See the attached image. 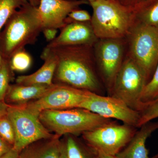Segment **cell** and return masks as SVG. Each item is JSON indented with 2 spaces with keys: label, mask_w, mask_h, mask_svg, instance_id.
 Here are the masks:
<instances>
[{
  "label": "cell",
  "mask_w": 158,
  "mask_h": 158,
  "mask_svg": "<svg viewBox=\"0 0 158 158\" xmlns=\"http://www.w3.org/2000/svg\"><path fill=\"white\" fill-rule=\"evenodd\" d=\"M9 106L5 102L0 101V117L7 114Z\"/></svg>",
  "instance_id": "obj_30"
},
{
  "label": "cell",
  "mask_w": 158,
  "mask_h": 158,
  "mask_svg": "<svg viewBox=\"0 0 158 158\" xmlns=\"http://www.w3.org/2000/svg\"><path fill=\"white\" fill-rule=\"evenodd\" d=\"M38 11L43 29H61L68 15L79 6L89 4L87 0H39Z\"/></svg>",
  "instance_id": "obj_12"
},
{
  "label": "cell",
  "mask_w": 158,
  "mask_h": 158,
  "mask_svg": "<svg viewBox=\"0 0 158 158\" xmlns=\"http://www.w3.org/2000/svg\"><path fill=\"white\" fill-rule=\"evenodd\" d=\"M93 9L91 26L98 39L125 38L135 22L134 6L117 0H96L89 3Z\"/></svg>",
  "instance_id": "obj_3"
},
{
  "label": "cell",
  "mask_w": 158,
  "mask_h": 158,
  "mask_svg": "<svg viewBox=\"0 0 158 158\" xmlns=\"http://www.w3.org/2000/svg\"><path fill=\"white\" fill-rule=\"evenodd\" d=\"M19 152L13 148L0 158H18Z\"/></svg>",
  "instance_id": "obj_29"
},
{
  "label": "cell",
  "mask_w": 158,
  "mask_h": 158,
  "mask_svg": "<svg viewBox=\"0 0 158 158\" xmlns=\"http://www.w3.org/2000/svg\"><path fill=\"white\" fill-rule=\"evenodd\" d=\"M79 108H84L108 118L138 128L140 113L130 108L119 99L92 93Z\"/></svg>",
  "instance_id": "obj_11"
},
{
  "label": "cell",
  "mask_w": 158,
  "mask_h": 158,
  "mask_svg": "<svg viewBox=\"0 0 158 158\" xmlns=\"http://www.w3.org/2000/svg\"><path fill=\"white\" fill-rule=\"evenodd\" d=\"M158 129V121L148 122L136 131L129 142L116 156L118 158H152L146 146L147 139Z\"/></svg>",
  "instance_id": "obj_14"
},
{
  "label": "cell",
  "mask_w": 158,
  "mask_h": 158,
  "mask_svg": "<svg viewBox=\"0 0 158 158\" xmlns=\"http://www.w3.org/2000/svg\"><path fill=\"white\" fill-rule=\"evenodd\" d=\"M89 3H90V2H94V1H96V0H87Z\"/></svg>",
  "instance_id": "obj_36"
},
{
  "label": "cell",
  "mask_w": 158,
  "mask_h": 158,
  "mask_svg": "<svg viewBox=\"0 0 158 158\" xmlns=\"http://www.w3.org/2000/svg\"><path fill=\"white\" fill-rule=\"evenodd\" d=\"M60 138L55 135L35 141L21 151L18 158H63Z\"/></svg>",
  "instance_id": "obj_16"
},
{
  "label": "cell",
  "mask_w": 158,
  "mask_h": 158,
  "mask_svg": "<svg viewBox=\"0 0 158 158\" xmlns=\"http://www.w3.org/2000/svg\"><path fill=\"white\" fill-rule=\"evenodd\" d=\"M144 1V0H138V2H141V1Z\"/></svg>",
  "instance_id": "obj_37"
},
{
  "label": "cell",
  "mask_w": 158,
  "mask_h": 158,
  "mask_svg": "<svg viewBox=\"0 0 158 158\" xmlns=\"http://www.w3.org/2000/svg\"><path fill=\"white\" fill-rule=\"evenodd\" d=\"M5 60H6V59H4V57L2 56V54L0 53V68L2 66Z\"/></svg>",
  "instance_id": "obj_34"
},
{
  "label": "cell",
  "mask_w": 158,
  "mask_h": 158,
  "mask_svg": "<svg viewBox=\"0 0 158 158\" xmlns=\"http://www.w3.org/2000/svg\"><path fill=\"white\" fill-rule=\"evenodd\" d=\"M46 40L49 43L52 41L56 37L58 29L55 28H45L42 31Z\"/></svg>",
  "instance_id": "obj_27"
},
{
  "label": "cell",
  "mask_w": 158,
  "mask_h": 158,
  "mask_svg": "<svg viewBox=\"0 0 158 158\" xmlns=\"http://www.w3.org/2000/svg\"><path fill=\"white\" fill-rule=\"evenodd\" d=\"M11 71H12L9 65V60L6 59L0 68V101L5 102L6 94L10 86Z\"/></svg>",
  "instance_id": "obj_23"
},
{
  "label": "cell",
  "mask_w": 158,
  "mask_h": 158,
  "mask_svg": "<svg viewBox=\"0 0 158 158\" xmlns=\"http://www.w3.org/2000/svg\"><path fill=\"white\" fill-rule=\"evenodd\" d=\"M40 114L26 105H9L7 115L12 123L15 134L13 148L18 152L35 141L55 135L42 124Z\"/></svg>",
  "instance_id": "obj_6"
},
{
  "label": "cell",
  "mask_w": 158,
  "mask_h": 158,
  "mask_svg": "<svg viewBox=\"0 0 158 158\" xmlns=\"http://www.w3.org/2000/svg\"><path fill=\"white\" fill-rule=\"evenodd\" d=\"M117 1L124 6H134L138 3V0H117Z\"/></svg>",
  "instance_id": "obj_31"
},
{
  "label": "cell",
  "mask_w": 158,
  "mask_h": 158,
  "mask_svg": "<svg viewBox=\"0 0 158 158\" xmlns=\"http://www.w3.org/2000/svg\"><path fill=\"white\" fill-rule=\"evenodd\" d=\"M37 7L28 2L15 11L6 23L0 34V53L4 59L9 60L37 41L43 30Z\"/></svg>",
  "instance_id": "obj_2"
},
{
  "label": "cell",
  "mask_w": 158,
  "mask_h": 158,
  "mask_svg": "<svg viewBox=\"0 0 158 158\" xmlns=\"http://www.w3.org/2000/svg\"><path fill=\"white\" fill-rule=\"evenodd\" d=\"M136 20L158 29V0H144L134 6Z\"/></svg>",
  "instance_id": "obj_19"
},
{
  "label": "cell",
  "mask_w": 158,
  "mask_h": 158,
  "mask_svg": "<svg viewBox=\"0 0 158 158\" xmlns=\"http://www.w3.org/2000/svg\"><path fill=\"white\" fill-rule=\"evenodd\" d=\"M29 3L33 6L38 7L39 5V0H27Z\"/></svg>",
  "instance_id": "obj_33"
},
{
  "label": "cell",
  "mask_w": 158,
  "mask_h": 158,
  "mask_svg": "<svg viewBox=\"0 0 158 158\" xmlns=\"http://www.w3.org/2000/svg\"><path fill=\"white\" fill-rule=\"evenodd\" d=\"M158 98V64L152 77L144 87L141 95V101L144 105Z\"/></svg>",
  "instance_id": "obj_22"
},
{
  "label": "cell",
  "mask_w": 158,
  "mask_h": 158,
  "mask_svg": "<svg viewBox=\"0 0 158 158\" xmlns=\"http://www.w3.org/2000/svg\"><path fill=\"white\" fill-rule=\"evenodd\" d=\"M147 80L141 69L127 56L116 75L110 96L119 99L130 108L140 112L141 98Z\"/></svg>",
  "instance_id": "obj_7"
},
{
  "label": "cell",
  "mask_w": 158,
  "mask_h": 158,
  "mask_svg": "<svg viewBox=\"0 0 158 158\" xmlns=\"http://www.w3.org/2000/svg\"><path fill=\"white\" fill-rule=\"evenodd\" d=\"M138 128L119 124L114 120L82 135V139L97 152L116 156L129 142Z\"/></svg>",
  "instance_id": "obj_9"
},
{
  "label": "cell",
  "mask_w": 158,
  "mask_h": 158,
  "mask_svg": "<svg viewBox=\"0 0 158 158\" xmlns=\"http://www.w3.org/2000/svg\"><path fill=\"white\" fill-rule=\"evenodd\" d=\"M39 118L51 132L60 137L68 134L82 135L114 120L81 108L44 110L40 112Z\"/></svg>",
  "instance_id": "obj_4"
},
{
  "label": "cell",
  "mask_w": 158,
  "mask_h": 158,
  "mask_svg": "<svg viewBox=\"0 0 158 158\" xmlns=\"http://www.w3.org/2000/svg\"><path fill=\"white\" fill-rule=\"evenodd\" d=\"M47 48L56 60L53 83L104 95L106 90L97 69L93 46L67 45Z\"/></svg>",
  "instance_id": "obj_1"
},
{
  "label": "cell",
  "mask_w": 158,
  "mask_h": 158,
  "mask_svg": "<svg viewBox=\"0 0 158 158\" xmlns=\"http://www.w3.org/2000/svg\"><path fill=\"white\" fill-rule=\"evenodd\" d=\"M43 65L37 71L28 75L19 76L16 78V83L19 85H52L56 66V60L48 48H45L41 53Z\"/></svg>",
  "instance_id": "obj_15"
},
{
  "label": "cell",
  "mask_w": 158,
  "mask_h": 158,
  "mask_svg": "<svg viewBox=\"0 0 158 158\" xmlns=\"http://www.w3.org/2000/svg\"><path fill=\"white\" fill-rule=\"evenodd\" d=\"M61 139L63 158H98L96 151L77 136L68 134Z\"/></svg>",
  "instance_id": "obj_18"
},
{
  "label": "cell",
  "mask_w": 158,
  "mask_h": 158,
  "mask_svg": "<svg viewBox=\"0 0 158 158\" xmlns=\"http://www.w3.org/2000/svg\"><path fill=\"white\" fill-rule=\"evenodd\" d=\"M140 113V119L138 128L144 123L158 118V98L144 105Z\"/></svg>",
  "instance_id": "obj_25"
},
{
  "label": "cell",
  "mask_w": 158,
  "mask_h": 158,
  "mask_svg": "<svg viewBox=\"0 0 158 158\" xmlns=\"http://www.w3.org/2000/svg\"><path fill=\"white\" fill-rule=\"evenodd\" d=\"M9 65L12 71L23 72L29 69L32 63L30 54L25 49L14 54L9 60Z\"/></svg>",
  "instance_id": "obj_21"
},
{
  "label": "cell",
  "mask_w": 158,
  "mask_h": 158,
  "mask_svg": "<svg viewBox=\"0 0 158 158\" xmlns=\"http://www.w3.org/2000/svg\"><path fill=\"white\" fill-rule=\"evenodd\" d=\"M98 158H118L116 156L106 154L104 153L97 152Z\"/></svg>",
  "instance_id": "obj_32"
},
{
  "label": "cell",
  "mask_w": 158,
  "mask_h": 158,
  "mask_svg": "<svg viewBox=\"0 0 158 158\" xmlns=\"http://www.w3.org/2000/svg\"><path fill=\"white\" fill-rule=\"evenodd\" d=\"M12 148L13 146L4 141L0 137V158L9 152Z\"/></svg>",
  "instance_id": "obj_28"
},
{
  "label": "cell",
  "mask_w": 158,
  "mask_h": 158,
  "mask_svg": "<svg viewBox=\"0 0 158 158\" xmlns=\"http://www.w3.org/2000/svg\"><path fill=\"white\" fill-rule=\"evenodd\" d=\"M92 93L64 84L53 83L43 96L25 105L39 113L44 110L79 108Z\"/></svg>",
  "instance_id": "obj_10"
},
{
  "label": "cell",
  "mask_w": 158,
  "mask_h": 158,
  "mask_svg": "<svg viewBox=\"0 0 158 158\" xmlns=\"http://www.w3.org/2000/svg\"><path fill=\"white\" fill-rule=\"evenodd\" d=\"M28 2L27 0H0V34L15 11Z\"/></svg>",
  "instance_id": "obj_20"
},
{
  "label": "cell",
  "mask_w": 158,
  "mask_h": 158,
  "mask_svg": "<svg viewBox=\"0 0 158 158\" xmlns=\"http://www.w3.org/2000/svg\"><path fill=\"white\" fill-rule=\"evenodd\" d=\"M53 85V84H52ZM51 85H10L5 102L10 106H20L28 103L43 96Z\"/></svg>",
  "instance_id": "obj_17"
},
{
  "label": "cell",
  "mask_w": 158,
  "mask_h": 158,
  "mask_svg": "<svg viewBox=\"0 0 158 158\" xmlns=\"http://www.w3.org/2000/svg\"><path fill=\"white\" fill-rule=\"evenodd\" d=\"M91 16L88 11L76 9L68 15L65 20V25L72 22H86L91 20Z\"/></svg>",
  "instance_id": "obj_26"
},
{
  "label": "cell",
  "mask_w": 158,
  "mask_h": 158,
  "mask_svg": "<svg viewBox=\"0 0 158 158\" xmlns=\"http://www.w3.org/2000/svg\"><path fill=\"white\" fill-rule=\"evenodd\" d=\"M125 39L127 56L141 69L148 83L158 64V29L136 20Z\"/></svg>",
  "instance_id": "obj_5"
},
{
  "label": "cell",
  "mask_w": 158,
  "mask_h": 158,
  "mask_svg": "<svg viewBox=\"0 0 158 158\" xmlns=\"http://www.w3.org/2000/svg\"><path fill=\"white\" fill-rule=\"evenodd\" d=\"M125 38L98 39L93 46L97 69L108 95L124 61Z\"/></svg>",
  "instance_id": "obj_8"
},
{
  "label": "cell",
  "mask_w": 158,
  "mask_h": 158,
  "mask_svg": "<svg viewBox=\"0 0 158 158\" xmlns=\"http://www.w3.org/2000/svg\"><path fill=\"white\" fill-rule=\"evenodd\" d=\"M98 39L96 37L90 22H72L61 29L60 34L49 43L46 47L62 46H94Z\"/></svg>",
  "instance_id": "obj_13"
},
{
  "label": "cell",
  "mask_w": 158,
  "mask_h": 158,
  "mask_svg": "<svg viewBox=\"0 0 158 158\" xmlns=\"http://www.w3.org/2000/svg\"><path fill=\"white\" fill-rule=\"evenodd\" d=\"M0 137L13 146L15 141V134L13 125L7 114L0 117Z\"/></svg>",
  "instance_id": "obj_24"
},
{
  "label": "cell",
  "mask_w": 158,
  "mask_h": 158,
  "mask_svg": "<svg viewBox=\"0 0 158 158\" xmlns=\"http://www.w3.org/2000/svg\"><path fill=\"white\" fill-rule=\"evenodd\" d=\"M152 158H158V153L157 154H156V155L153 156L152 157Z\"/></svg>",
  "instance_id": "obj_35"
}]
</instances>
